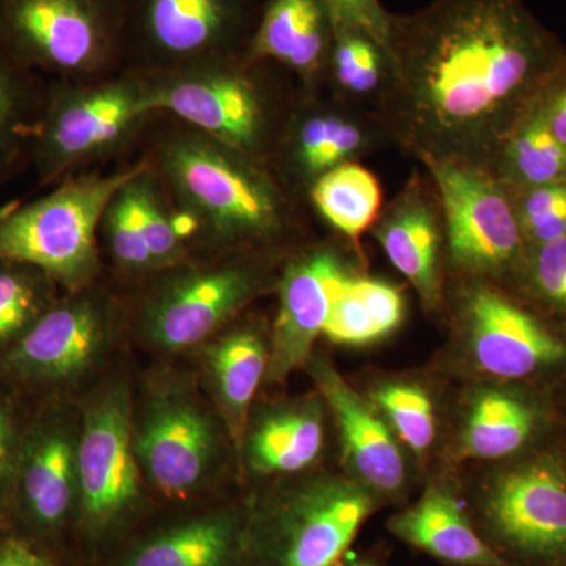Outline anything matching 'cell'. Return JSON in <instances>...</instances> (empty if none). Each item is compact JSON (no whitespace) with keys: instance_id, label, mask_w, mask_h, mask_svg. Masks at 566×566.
Masks as SVG:
<instances>
[{"instance_id":"cell-5","label":"cell","mask_w":566,"mask_h":566,"mask_svg":"<svg viewBox=\"0 0 566 566\" xmlns=\"http://www.w3.org/2000/svg\"><path fill=\"white\" fill-rule=\"evenodd\" d=\"M156 117L147 77L136 71L95 81L48 82L31 153L36 181L59 185L125 147Z\"/></svg>"},{"instance_id":"cell-33","label":"cell","mask_w":566,"mask_h":566,"mask_svg":"<svg viewBox=\"0 0 566 566\" xmlns=\"http://www.w3.org/2000/svg\"><path fill=\"white\" fill-rule=\"evenodd\" d=\"M137 214L156 270H169L191 260L189 244L181 232L180 219L161 182L145 163L134 177Z\"/></svg>"},{"instance_id":"cell-36","label":"cell","mask_w":566,"mask_h":566,"mask_svg":"<svg viewBox=\"0 0 566 566\" xmlns=\"http://www.w3.org/2000/svg\"><path fill=\"white\" fill-rule=\"evenodd\" d=\"M375 403L392 424L398 439L422 455L434 441V409L422 387L389 385L375 394Z\"/></svg>"},{"instance_id":"cell-14","label":"cell","mask_w":566,"mask_h":566,"mask_svg":"<svg viewBox=\"0 0 566 566\" xmlns=\"http://www.w3.org/2000/svg\"><path fill=\"white\" fill-rule=\"evenodd\" d=\"M66 416L55 398L33 400L7 510L13 534L50 553L77 512L80 433Z\"/></svg>"},{"instance_id":"cell-19","label":"cell","mask_w":566,"mask_h":566,"mask_svg":"<svg viewBox=\"0 0 566 566\" xmlns=\"http://www.w3.org/2000/svg\"><path fill=\"white\" fill-rule=\"evenodd\" d=\"M557 438L554 387L502 382L476 395L461 434V453L510 463L556 446Z\"/></svg>"},{"instance_id":"cell-22","label":"cell","mask_w":566,"mask_h":566,"mask_svg":"<svg viewBox=\"0 0 566 566\" xmlns=\"http://www.w3.org/2000/svg\"><path fill=\"white\" fill-rule=\"evenodd\" d=\"M312 376L333 411L354 474L378 497L400 494L406 479L405 460L385 420L329 364L312 363Z\"/></svg>"},{"instance_id":"cell-31","label":"cell","mask_w":566,"mask_h":566,"mask_svg":"<svg viewBox=\"0 0 566 566\" xmlns=\"http://www.w3.org/2000/svg\"><path fill=\"white\" fill-rule=\"evenodd\" d=\"M389 54L359 29L334 22L326 91L344 102L376 111L389 77Z\"/></svg>"},{"instance_id":"cell-24","label":"cell","mask_w":566,"mask_h":566,"mask_svg":"<svg viewBox=\"0 0 566 566\" xmlns=\"http://www.w3.org/2000/svg\"><path fill=\"white\" fill-rule=\"evenodd\" d=\"M244 527L232 513L196 517L142 543L120 566H234Z\"/></svg>"},{"instance_id":"cell-16","label":"cell","mask_w":566,"mask_h":566,"mask_svg":"<svg viewBox=\"0 0 566 566\" xmlns=\"http://www.w3.org/2000/svg\"><path fill=\"white\" fill-rule=\"evenodd\" d=\"M77 515L102 535L120 524L139 501V471L129 401L123 387L88 409L77 438Z\"/></svg>"},{"instance_id":"cell-41","label":"cell","mask_w":566,"mask_h":566,"mask_svg":"<svg viewBox=\"0 0 566 566\" xmlns=\"http://www.w3.org/2000/svg\"><path fill=\"white\" fill-rule=\"evenodd\" d=\"M0 566H61L50 551L22 536L11 535L0 545Z\"/></svg>"},{"instance_id":"cell-25","label":"cell","mask_w":566,"mask_h":566,"mask_svg":"<svg viewBox=\"0 0 566 566\" xmlns=\"http://www.w3.org/2000/svg\"><path fill=\"white\" fill-rule=\"evenodd\" d=\"M405 315L400 289L353 271L335 293L323 335L337 345L374 344L397 331Z\"/></svg>"},{"instance_id":"cell-3","label":"cell","mask_w":566,"mask_h":566,"mask_svg":"<svg viewBox=\"0 0 566 566\" xmlns=\"http://www.w3.org/2000/svg\"><path fill=\"white\" fill-rule=\"evenodd\" d=\"M144 76L156 115L177 118L268 166L297 95L289 73L245 54Z\"/></svg>"},{"instance_id":"cell-6","label":"cell","mask_w":566,"mask_h":566,"mask_svg":"<svg viewBox=\"0 0 566 566\" xmlns=\"http://www.w3.org/2000/svg\"><path fill=\"white\" fill-rule=\"evenodd\" d=\"M379 506L360 482L319 479L293 488L245 524L249 566H342L354 539Z\"/></svg>"},{"instance_id":"cell-27","label":"cell","mask_w":566,"mask_h":566,"mask_svg":"<svg viewBox=\"0 0 566 566\" xmlns=\"http://www.w3.org/2000/svg\"><path fill=\"white\" fill-rule=\"evenodd\" d=\"M44 87L0 44V189L31 167Z\"/></svg>"},{"instance_id":"cell-42","label":"cell","mask_w":566,"mask_h":566,"mask_svg":"<svg viewBox=\"0 0 566 566\" xmlns=\"http://www.w3.org/2000/svg\"><path fill=\"white\" fill-rule=\"evenodd\" d=\"M560 389H564L565 397L564 400H558L556 395V403H557V415H558V438H557V447L560 450L562 457H564L566 464V376L562 379L557 385ZM556 389V387H554ZM556 392V390H554Z\"/></svg>"},{"instance_id":"cell-26","label":"cell","mask_w":566,"mask_h":566,"mask_svg":"<svg viewBox=\"0 0 566 566\" xmlns=\"http://www.w3.org/2000/svg\"><path fill=\"white\" fill-rule=\"evenodd\" d=\"M270 349L253 327H241L216 342L208 354L216 392L234 444H244L249 406L262 385Z\"/></svg>"},{"instance_id":"cell-38","label":"cell","mask_w":566,"mask_h":566,"mask_svg":"<svg viewBox=\"0 0 566 566\" xmlns=\"http://www.w3.org/2000/svg\"><path fill=\"white\" fill-rule=\"evenodd\" d=\"M29 401L31 398L0 379V523L7 526L11 483L32 411Z\"/></svg>"},{"instance_id":"cell-7","label":"cell","mask_w":566,"mask_h":566,"mask_svg":"<svg viewBox=\"0 0 566 566\" xmlns=\"http://www.w3.org/2000/svg\"><path fill=\"white\" fill-rule=\"evenodd\" d=\"M0 44L41 80H102L123 70L118 0H0Z\"/></svg>"},{"instance_id":"cell-32","label":"cell","mask_w":566,"mask_h":566,"mask_svg":"<svg viewBox=\"0 0 566 566\" xmlns=\"http://www.w3.org/2000/svg\"><path fill=\"white\" fill-rule=\"evenodd\" d=\"M57 290L36 268L0 262V359L61 300Z\"/></svg>"},{"instance_id":"cell-12","label":"cell","mask_w":566,"mask_h":566,"mask_svg":"<svg viewBox=\"0 0 566 566\" xmlns=\"http://www.w3.org/2000/svg\"><path fill=\"white\" fill-rule=\"evenodd\" d=\"M458 318L483 374L501 382L556 387L566 376V335L501 286L461 279Z\"/></svg>"},{"instance_id":"cell-37","label":"cell","mask_w":566,"mask_h":566,"mask_svg":"<svg viewBox=\"0 0 566 566\" xmlns=\"http://www.w3.org/2000/svg\"><path fill=\"white\" fill-rule=\"evenodd\" d=\"M512 193L527 249L566 237V180Z\"/></svg>"},{"instance_id":"cell-29","label":"cell","mask_w":566,"mask_h":566,"mask_svg":"<svg viewBox=\"0 0 566 566\" xmlns=\"http://www.w3.org/2000/svg\"><path fill=\"white\" fill-rule=\"evenodd\" d=\"M307 207L338 237L354 245L374 227L385 207L378 177L360 163L337 167L312 186Z\"/></svg>"},{"instance_id":"cell-8","label":"cell","mask_w":566,"mask_h":566,"mask_svg":"<svg viewBox=\"0 0 566 566\" xmlns=\"http://www.w3.org/2000/svg\"><path fill=\"white\" fill-rule=\"evenodd\" d=\"M260 9L256 0H118L123 70L161 74L240 57Z\"/></svg>"},{"instance_id":"cell-9","label":"cell","mask_w":566,"mask_h":566,"mask_svg":"<svg viewBox=\"0 0 566 566\" xmlns=\"http://www.w3.org/2000/svg\"><path fill=\"white\" fill-rule=\"evenodd\" d=\"M263 253H226L207 264L191 260L158 271L145 294L140 326L148 340L169 352L202 344L260 294L277 286Z\"/></svg>"},{"instance_id":"cell-23","label":"cell","mask_w":566,"mask_h":566,"mask_svg":"<svg viewBox=\"0 0 566 566\" xmlns=\"http://www.w3.org/2000/svg\"><path fill=\"white\" fill-rule=\"evenodd\" d=\"M400 542L450 566H512L488 545L472 516L444 488L428 486L419 501L387 523Z\"/></svg>"},{"instance_id":"cell-44","label":"cell","mask_w":566,"mask_h":566,"mask_svg":"<svg viewBox=\"0 0 566 566\" xmlns=\"http://www.w3.org/2000/svg\"><path fill=\"white\" fill-rule=\"evenodd\" d=\"M13 534V531L7 524L0 523V545L6 542L7 538H10Z\"/></svg>"},{"instance_id":"cell-34","label":"cell","mask_w":566,"mask_h":566,"mask_svg":"<svg viewBox=\"0 0 566 566\" xmlns=\"http://www.w3.org/2000/svg\"><path fill=\"white\" fill-rule=\"evenodd\" d=\"M513 296L566 335V237L527 249Z\"/></svg>"},{"instance_id":"cell-35","label":"cell","mask_w":566,"mask_h":566,"mask_svg":"<svg viewBox=\"0 0 566 566\" xmlns=\"http://www.w3.org/2000/svg\"><path fill=\"white\" fill-rule=\"evenodd\" d=\"M134 177L129 178L107 203L102 223H99V237L103 238L112 260L123 273L155 274L158 273V270L153 262L150 249H148L144 230H142L139 214H137Z\"/></svg>"},{"instance_id":"cell-30","label":"cell","mask_w":566,"mask_h":566,"mask_svg":"<svg viewBox=\"0 0 566 566\" xmlns=\"http://www.w3.org/2000/svg\"><path fill=\"white\" fill-rule=\"evenodd\" d=\"M488 172L510 191L566 180V148L532 106L502 142Z\"/></svg>"},{"instance_id":"cell-40","label":"cell","mask_w":566,"mask_h":566,"mask_svg":"<svg viewBox=\"0 0 566 566\" xmlns=\"http://www.w3.org/2000/svg\"><path fill=\"white\" fill-rule=\"evenodd\" d=\"M535 109L551 133L566 148V57L539 92L535 99Z\"/></svg>"},{"instance_id":"cell-1","label":"cell","mask_w":566,"mask_h":566,"mask_svg":"<svg viewBox=\"0 0 566 566\" xmlns=\"http://www.w3.org/2000/svg\"><path fill=\"white\" fill-rule=\"evenodd\" d=\"M565 57L523 0H434L392 14L376 112L417 161L488 170Z\"/></svg>"},{"instance_id":"cell-43","label":"cell","mask_w":566,"mask_h":566,"mask_svg":"<svg viewBox=\"0 0 566 566\" xmlns=\"http://www.w3.org/2000/svg\"><path fill=\"white\" fill-rule=\"evenodd\" d=\"M342 566H385L381 562L375 560L370 557H353L346 558V562Z\"/></svg>"},{"instance_id":"cell-13","label":"cell","mask_w":566,"mask_h":566,"mask_svg":"<svg viewBox=\"0 0 566 566\" xmlns=\"http://www.w3.org/2000/svg\"><path fill=\"white\" fill-rule=\"evenodd\" d=\"M394 147L381 115L329 91L303 92L283 123L270 167L286 191L307 205L323 175Z\"/></svg>"},{"instance_id":"cell-18","label":"cell","mask_w":566,"mask_h":566,"mask_svg":"<svg viewBox=\"0 0 566 566\" xmlns=\"http://www.w3.org/2000/svg\"><path fill=\"white\" fill-rule=\"evenodd\" d=\"M370 232L423 307L436 311L446 296L447 249L444 212L430 175L412 174Z\"/></svg>"},{"instance_id":"cell-20","label":"cell","mask_w":566,"mask_h":566,"mask_svg":"<svg viewBox=\"0 0 566 566\" xmlns=\"http://www.w3.org/2000/svg\"><path fill=\"white\" fill-rule=\"evenodd\" d=\"M137 463L161 493L182 497L202 483L216 452L214 428L185 397L153 405L134 441Z\"/></svg>"},{"instance_id":"cell-15","label":"cell","mask_w":566,"mask_h":566,"mask_svg":"<svg viewBox=\"0 0 566 566\" xmlns=\"http://www.w3.org/2000/svg\"><path fill=\"white\" fill-rule=\"evenodd\" d=\"M66 293L35 326L0 359V379L31 400L54 398L93 364L109 327L103 297Z\"/></svg>"},{"instance_id":"cell-11","label":"cell","mask_w":566,"mask_h":566,"mask_svg":"<svg viewBox=\"0 0 566 566\" xmlns=\"http://www.w3.org/2000/svg\"><path fill=\"white\" fill-rule=\"evenodd\" d=\"M420 164L444 212L447 268L461 279L515 289L527 248L512 191L479 167L436 159Z\"/></svg>"},{"instance_id":"cell-10","label":"cell","mask_w":566,"mask_h":566,"mask_svg":"<svg viewBox=\"0 0 566 566\" xmlns=\"http://www.w3.org/2000/svg\"><path fill=\"white\" fill-rule=\"evenodd\" d=\"M472 520L512 566H566V464L557 444L499 469Z\"/></svg>"},{"instance_id":"cell-28","label":"cell","mask_w":566,"mask_h":566,"mask_svg":"<svg viewBox=\"0 0 566 566\" xmlns=\"http://www.w3.org/2000/svg\"><path fill=\"white\" fill-rule=\"evenodd\" d=\"M323 412L305 403L263 417L248 441L249 464L260 474H290L308 468L323 447Z\"/></svg>"},{"instance_id":"cell-21","label":"cell","mask_w":566,"mask_h":566,"mask_svg":"<svg viewBox=\"0 0 566 566\" xmlns=\"http://www.w3.org/2000/svg\"><path fill=\"white\" fill-rule=\"evenodd\" d=\"M333 40L323 0H264L245 57L286 71L300 91H326Z\"/></svg>"},{"instance_id":"cell-39","label":"cell","mask_w":566,"mask_h":566,"mask_svg":"<svg viewBox=\"0 0 566 566\" xmlns=\"http://www.w3.org/2000/svg\"><path fill=\"white\" fill-rule=\"evenodd\" d=\"M334 22L359 29L378 41L389 54L390 22L392 13L381 0H323Z\"/></svg>"},{"instance_id":"cell-4","label":"cell","mask_w":566,"mask_h":566,"mask_svg":"<svg viewBox=\"0 0 566 566\" xmlns=\"http://www.w3.org/2000/svg\"><path fill=\"white\" fill-rule=\"evenodd\" d=\"M144 166V159L115 172L71 175L31 203L0 214V262L29 264L65 293L95 283L99 223L115 192Z\"/></svg>"},{"instance_id":"cell-17","label":"cell","mask_w":566,"mask_h":566,"mask_svg":"<svg viewBox=\"0 0 566 566\" xmlns=\"http://www.w3.org/2000/svg\"><path fill=\"white\" fill-rule=\"evenodd\" d=\"M349 273L348 260L333 244L301 245L286 256L275 286L279 311L268 363L270 381H282L311 359L335 293Z\"/></svg>"},{"instance_id":"cell-2","label":"cell","mask_w":566,"mask_h":566,"mask_svg":"<svg viewBox=\"0 0 566 566\" xmlns=\"http://www.w3.org/2000/svg\"><path fill=\"white\" fill-rule=\"evenodd\" d=\"M144 161L169 196L186 241L216 252L279 256L296 251L307 205L268 164L249 158L169 115H158Z\"/></svg>"}]
</instances>
